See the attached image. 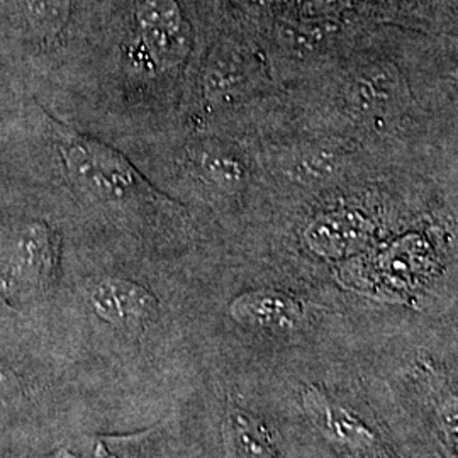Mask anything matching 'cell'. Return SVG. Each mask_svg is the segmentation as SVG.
Returning a JSON list of instances; mask_svg holds the SVG:
<instances>
[{
  "instance_id": "6da1fadb",
  "label": "cell",
  "mask_w": 458,
  "mask_h": 458,
  "mask_svg": "<svg viewBox=\"0 0 458 458\" xmlns=\"http://www.w3.org/2000/svg\"><path fill=\"white\" fill-rule=\"evenodd\" d=\"M62 153L70 175L98 199L126 200L136 194H151L147 182L123 155L89 136L65 132Z\"/></svg>"
},
{
  "instance_id": "7a4b0ae2",
  "label": "cell",
  "mask_w": 458,
  "mask_h": 458,
  "mask_svg": "<svg viewBox=\"0 0 458 458\" xmlns=\"http://www.w3.org/2000/svg\"><path fill=\"white\" fill-rule=\"evenodd\" d=\"M306 416L329 442L336 443L359 458H384V445L376 431L348 406L325 389L311 386L302 394Z\"/></svg>"
},
{
  "instance_id": "3957f363",
  "label": "cell",
  "mask_w": 458,
  "mask_h": 458,
  "mask_svg": "<svg viewBox=\"0 0 458 458\" xmlns=\"http://www.w3.org/2000/svg\"><path fill=\"white\" fill-rule=\"evenodd\" d=\"M148 48L160 65H175L189 51L191 38L175 0H145L138 9Z\"/></svg>"
},
{
  "instance_id": "277c9868",
  "label": "cell",
  "mask_w": 458,
  "mask_h": 458,
  "mask_svg": "<svg viewBox=\"0 0 458 458\" xmlns=\"http://www.w3.org/2000/svg\"><path fill=\"white\" fill-rule=\"evenodd\" d=\"M98 316L123 329H141L157 316L158 302L143 285L124 278H106L92 291Z\"/></svg>"
},
{
  "instance_id": "5b68a950",
  "label": "cell",
  "mask_w": 458,
  "mask_h": 458,
  "mask_svg": "<svg viewBox=\"0 0 458 458\" xmlns=\"http://www.w3.org/2000/svg\"><path fill=\"white\" fill-rule=\"evenodd\" d=\"M304 312L302 302L295 297L272 289L238 295L229 306V314L238 325L270 333H289L301 327Z\"/></svg>"
},
{
  "instance_id": "8992f818",
  "label": "cell",
  "mask_w": 458,
  "mask_h": 458,
  "mask_svg": "<svg viewBox=\"0 0 458 458\" xmlns=\"http://www.w3.org/2000/svg\"><path fill=\"white\" fill-rule=\"evenodd\" d=\"M403 98V85L393 66L378 65L355 73L348 87L350 104L361 113H386Z\"/></svg>"
},
{
  "instance_id": "52a82bcc",
  "label": "cell",
  "mask_w": 458,
  "mask_h": 458,
  "mask_svg": "<svg viewBox=\"0 0 458 458\" xmlns=\"http://www.w3.org/2000/svg\"><path fill=\"white\" fill-rule=\"evenodd\" d=\"M223 437L231 458H280L272 429L245 411L229 412Z\"/></svg>"
},
{
  "instance_id": "ba28073f",
  "label": "cell",
  "mask_w": 458,
  "mask_h": 458,
  "mask_svg": "<svg viewBox=\"0 0 458 458\" xmlns=\"http://www.w3.org/2000/svg\"><path fill=\"white\" fill-rule=\"evenodd\" d=\"M306 236L312 251L327 259H342L360 250L367 231L359 217L327 216L314 223Z\"/></svg>"
},
{
  "instance_id": "9c48e42d",
  "label": "cell",
  "mask_w": 458,
  "mask_h": 458,
  "mask_svg": "<svg viewBox=\"0 0 458 458\" xmlns=\"http://www.w3.org/2000/svg\"><path fill=\"white\" fill-rule=\"evenodd\" d=\"M248 64L238 49H217L209 62L206 89L213 98H225L246 81Z\"/></svg>"
},
{
  "instance_id": "30bf717a",
  "label": "cell",
  "mask_w": 458,
  "mask_h": 458,
  "mask_svg": "<svg viewBox=\"0 0 458 458\" xmlns=\"http://www.w3.org/2000/svg\"><path fill=\"white\" fill-rule=\"evenodd\" d=\"M200 162L208 177L223 189L234 191L245 182V165L234 153L225 149H211L202 155Z\"/></svg>"
}]
</instances>
